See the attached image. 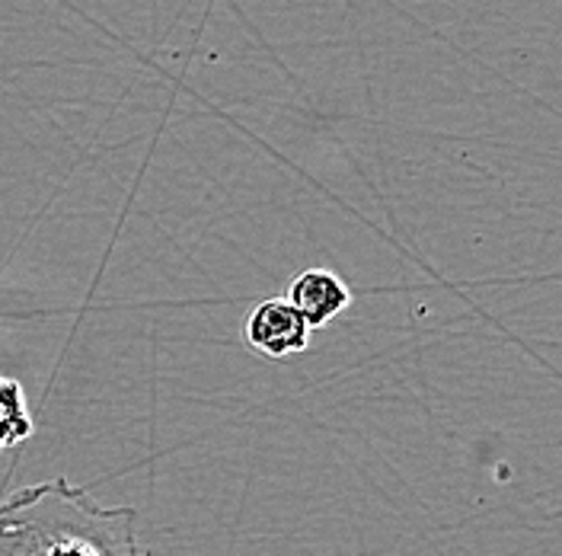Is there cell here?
I'll use <instances>...</instances> for the list:
<instances>
[{"label": "cell", "mask_w": 562, "mask_h": 556, "mask_svg": "<svg viewBox=\"0 0 562 556\" xmlns=\"http://www.w3.org/2000/svg\"><path fill=\"white\" fill-rule=\"evenodd\" d=\"M288 301L294 304V311L307 320L311 330H319V326L333 323L339 313L349 311L351 288L333 269L314 266V269H304L301 276L291 281Z\"/></svg>", "instance_id": "cell-3"}, {"label": "cell", "mask_w": 562, "mask_h": 556, "mask_svg": "<svg viewBox=\"0 0 562 556\" xmlns=\"http://www.w3.org/2000/svg\"><path fill=\"white\" fill-rule=\"evenodd\" d=\"M0 556H150L132 505H103L65 477L0 499Z\"/></svg>", "instance_id": "cell-1"}, {"label": "cell", "mask_w": 562, "mask_h": 556, "mask_svg": "<svg viewBox=\"0 0 562 556\" xmlns=\"http://www.w3.org/2000/svg\"><path fill=\"white\" fill-rule=\"evenodd\" d=\"M33 438V416L26 403V390L16 378L0 375V452L20 448Z\"/></svg>", "instance_id": "cell-4"}, {"label": "cell", "mask_w": 562, "mask_h": 556, "mask_svg": "<svg viewBox=\"0 0 562 556\" xmlns=\"http://www.w3.org/2000/svg\"><path fill=\"white\" fill-rule=\"evenodd\" d=\"M311 326L288 298H266L246 316V343L266 358H291L311 346Z\"/></svg>", "instance_id": "cell-2"}]
</instances>
